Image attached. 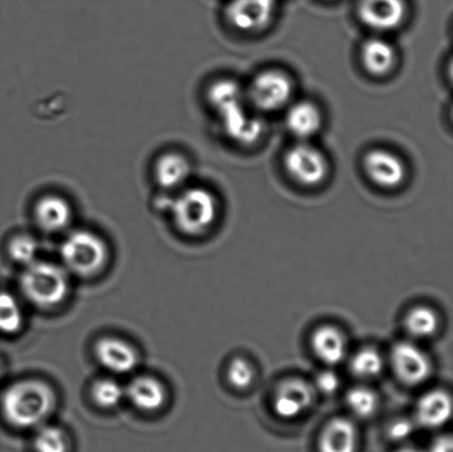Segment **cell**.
<instances>
[{
	"mask_svg": "<svg viewBox=\"0 0 453 452\" xmlns=\"http://www.w3.org/2000/svg\"><path fill=\"white\" fill-rule=\"evenodd\" d=\"M192 166L185 155L164 153L155 162L154 175L157 184L165 189H180L188 183Z\"/></svg>",
	"mask_w": 453,
	"mask_h": 452,
	"instance_id": "9a60e30c",
	"label": "cell"
},
{
	"mask_svg": "<svg viewBox=\"0 0 453 452\" xmlns=\"http://www.w3.org/2000/svg\"><path fill=\"white\" fill-rule=\"evenodd\" d=\"M397 452H425L420 449L412 448V447H406V448H403L401 450H398Z\"/></svg>",
	"mask_w": 453,
	"mask_h": 452,
	"instance_id": "d6a6232c",
	"label": "cell"
},
{
	"mask_svg": "<svg viewBox=\"0 0 453 452\" xmlns=\"http://www.w3.org/2000/svg\"><path fill=\"white\" fill-rule=\"evenodd\" d=\"M452 447L450 437H441L434 442L430 452H452Z\"/></svg>",
	"mask_w": 453,
	"mask_h": 452,
	"instance_id": "1f68e13d",
	"label": "cell"
},
{
	"mask_svg": "<svg viewBox=\"0 0 453 452\" xmlns=\"http://www.w3.org/2000/svg\"><path fill=\"white\" fill-rule=\"evenodd\" d=\"M293 83L280 70H266L257 75L249 88V99L256 108L273 112L282 109L291 100Z\"/></svg>",
	"mask_w": 453,
	"mask_h": 452,
	"instance_id": "52a82bcc",
	"label": "cell"
},
{
	"mask_svg": "<svg viewBox=\"0 0 453 452\" xmlns=\"http://www.w3.org/2000/svg\"><path fill=\"white\" fill-rule=\"evenodd\" d=\"M364 66L368 73L380 77L396 65V50L392 43L381 38H372L363 44L361 52Z\"/></svg>",
	"mask_w": 453,
	"mask_h": 452,
	"instance_id": "d6986e66",
	"label": "cell"
},
{
	"mask_svg": "<svg viewBox=\"0 0 453 452\" xmlns=\"http://www.w3.org/2000/svg\"><path fill=\"white\" fill-rule=\"evenodd\" d=\"M357 433L354 424L345 418H335L324 429L319 450L321 452H355Z\"/></svg>",
	"mask_w": 453,
	"mask_h": 452,
	"instance_id": "ac0fdd59",
	"label": "cell"
},
{
	"mask_svg": "<svg viewBox=\"0 0 453 452\" xmlns=\"http://www.w3.org/2000/svg\"><path fill=\"white\" fill-rule=\"evenodd\" d=\"M24 325V313L18 300L8 292H0V333L15 334Z\"/></svg>",
	"mask_w": 453,
	"mask_h": 452,
	"instance_id": "7402d4cb",
	"label": "cell"
},
{
	"mask_svg": "<svg viewBox=\"0 0 453 452\" xmlns=\"http://www.w3.org/2000/svg\"><path fill=\"white\" fill-rule=\"evenodd\" d=\"M349 409L355 416L361 418H368L375 413L377 407V396L372 389L367 387H354L346 396Z\"/></svg>",
	"mask_w": 453,
	"mask_h": 452,
	"instance_id": "484cf974",
	"label": "cell"
},
{
	"mask_svg": "<svg viewBox=\"0 0 453 452\" xmlns=\"http://www.w3.org/2000/svg\"><path fill=\"white\" fill-rule=\"evenodd\" d=\"M312 345L319 360L328 365L340 364L346 356L344 336L333 326H322L315 331Z\"/></svg>",
	"mask_w": 453,
	"mask_h": 452,
	"instance_id": "44dd1931",
	"label": "cell"
},
{
	"mask_svg": "<svg viewBox=\"0 0 453 452\" xmlns=\"http://www.w3.org/2000/svg\"><path fill=\"white\" fill-rule=\"evenodd\" d=\"M126 395L141 410L154 411L161 409L166 401V391L158 379L150 376H139L128 385Z\"/></svg>",
	"mask_w": 453,
	"mask_h": 452,
	"instance_id": "2e32d148",
	"label": "cell"
},
{
	"mask_svg": "<svg viewBox=\"0 0 453 452\" xmlns=\"http://www.w3.org/2000/svg\"><path fill=\"white\" fill-rule=\"evenodd\" d=\"M313 401V389L305 380L288 379L280 385L274 397V410L280 418H296L308 410Z\"/></svg>",
	"mask_w": 453,
	"mask_h": 452,
	"instance_id": "4fadbf2b",
	"label": "cell"
},
{
	"mask_svg": "<svg viewBox=\"0 0 453 452\" xmlns=\"http://www.w3.org/2000/svg\"><path fill=\"white\" fill-rule=\"evenodd\" d=\"M228 379L234 387L247 388L253 380V370L250 364L243 358H234L228 367Z\"/></svg>",
	"mask_w": 453,
	"mask_h": 452,
	"instance_id": "f1b7e54d",
	"label": "cell"
},
{
	"mask_svg": "<svg viewBox=\"0 0 453 452\" xmlns=\"http://www.w3.org/2000/svg\"><path fill=\"white\" fill-rule=\"evenodd\" d=\"M208 99L231 140L251 144L259 139L262 123L247 110L242 88L237 83L231 80L217 81L208 91Z\"/></svg>",
	"mask_w": 453,
	"mask_h": 452,
	"instance_id": "7a4b0ae2",
	"label": "cell"
},
{
	"mask_svg": "<svg viewBox=\"0 0 453 452\" xmlns=\"http://www.w3.org/2000/svg\"><path fill=\"white\" fill-rule=\"evenodd\" d=\"M287 126L297 139L308 140L322 126L321 111L312 102H297L288 111Z\"/></svg>",
	"mask_w": 453,
	"mask_h": 452,
	"instance_id": "e0dca14e",
	"label": "cell"
},
{
	"mask_svg": "<svg viewBox=\"0 0 453 452\" xmlns=\"http://www.w3.org/2000/svg\"><path fill=\"white\" fill-rule=\"evenodd\" d=\"M2 375H3V365H2V362H0V378H2Z\"/></svg>",
	"mask_w": 453,
	"mask_h": 452,
	"instance_id": "836d02e7",
	"label": "cell"
},
{
	"mask_svg": "<svg viewBox=\"0 0 453 452\" xmlns=\"http://www.w3.org/2000/svg\"><path fill=\"white\" fill-rule=\"evenodd\" d=\"M408 333L417 339H426L432 336L438 327L436 313L426 307L411 310L405 320Z\"/></svg>",
	"mask_w": 453,
	"mask_h": 452,
	"instance_id": "603a6c76",
	"label": "cell"
},
{
	"mask_svg": "<svg viewBox=\"0 0 453 452\" xmlns=\"http://www.w3.org/2000/svg\"><path fill=\"white\" fill-rule=\"evenodd\" d=\"M20 287L31 303L39 308H52L68 295L69 278L60 265L37 260L27 265Z\"/></svg>",
	"mask_w": 453,
	"mask_h": 452,
	"instance_id": "3957f363",
	"label": "cell"
},
{
	"mask_svg": "<svg viewBox=\"0 0 453 452\" xmlns=\"http://www.w3.org/2000/svg\"><path fill=\"white\" fill-rule=\"evenodd\" d=\"M364 170L372 183L384 188H395L406 180L405 163L398 155L383 149H372L364 158Z\"/></svg>",
	"mask_w": 453,
	"mask_h": 452,
	"instance_id": "30bf717a",
	"label": "cell"
},
{
	"mask_svg": "<svg viewBox=\"0 0 453 452\" xmlns=\"http://www.w3.org/2000/svg\"><path fill=\"white\" fill-rule=\"evenodd\" d=\"M450 416V396L442 391L426 394L417 406V420L426 428L441 427L449 420Z\"/></svg>",
	"mask_w": 453,
	"mask_h": 452,
	"instance_id": "ffe728a7",
	"label": "cell"
},
{
	"mask_svg": "<svg viewBox=\"0 0 453 452\" xmlns=\"http://www.w3.org/2000/svg\"><path fill=\"white\" fill-rule=\"evenodd\" d=\"M315 384H317L319 392L330 395V394L335 393L336 389L339 388L340 379L333 372L326 371L318 375Z\"/></svg>",
	"mask_w": 453,
	"mask_h": 452,
	"instance_id": "f546056e",
	"label": "cell"
},
{
	"mask_svg": "<svg viewBox=\"0 0 453 452\" xmlns=\"http://www.w3.org/2000/svg\"><path fill=\"white\" fill-rule=\"evenodd\" d=\"M34 447L35 452H66L68 441L60 428L46 426L39 429Z\"/></svg>",
	"mask_w": 453,
	"mask_h": 452,
	"instance_id": "4316f807",
	"label": "cell"
},
{
	"mask_svg": "<svg viewBox=\"0 0 453 452\" xmlns=\"http://www.w3.org/2000/svg\"><path fill=\"white\" fill-rule=\"evenodd\" d=\"M406 0H358L359 19L368 28L390 31L398 28L407 15Z\"/></svg>",
	"mask_w": 453,
	"mask_h": 452,
	"instance_id": "9c48e42d",
	"label": "cell"
},
{
	"mask_svg": "<svg viewBox=\"0 0 453 452\" xmlns=\"http://www.w3.org/2000/svg\"><path fill=\"white\" fill-rule=\"evenodd\" d=\"M384 363L380 354L372 349H364L355 354L350 362V369L355 375L362 379H372L380 375Z\"/></svg>",
	"mask_w": 453,
	"mask_h": 452,
	"instance_id": "d4e9b609",
	"label": "cell"
},
{
	"mask_svg": "<svg viewBox=\"0 0 453 452\" xmlns=\"http://www.w3.org/2000/svg\"><path fill=\"white\" fill-rule=\"evenodd\" d=\"M96 356L104 369L114 374H127L135 369L139 356L130 343L114 336L97 341Z\"/></svg>",
	"mask_w": 453,
	"mask_h": 452,
	"instance_id": "7c38bea8",
	"label": "cell"
},
{
	"mask_svg": "<svg viewBox=\"0 0 453 452\" xmlns=\"http://www.w3.org/2000/svg\"><path fill=\"white\" fill-rule=\"evenodd\" d=\"M415 425L407 419H399L389 427L388 435L393 441H403L414 433Z\"/></svg>",
	"mask_w": 453,
	"mask_h": 452,
	"instance_id": "4dcf8cb0",
	"label": "cell"
},
{
	"mask_svg": "<svg viewBox=\"0 0 453 452\" xmlns=\"http://www.w3.org/2000/svg\"><path fill=\"white\" fill-rule=\"evenodd\" d=\"M39 245L37 241L27 234L13 238L9 243V255L17 264L29 265L38 260Z\"/></svg>",
	"mask_w": 453,
	"mask_h": 452,
	"instance_id": "83f0119b",
	"label": "cell"
},
{
	"mask_svg": "<svg viewBox=\"0 0 453 452\" xmlns=\"http://www.w3.org/2000/svg\"><path fill=\"white\" fill-rule=\"evenodd\" d=\"M277 0H231L226 6V19L235 29L256 33L273 19Z\"/></svg>",
	"mask_w": 453,
	"mask_h": 452,
	"instance_id": "ba28073f",
	"label": "cell"
},
{
	"mask_svg": "<svg viewBox=\"0 0 453 452\" xmlns=\"http://www.w3.org/2000/svg\"><path fill=\"white\" fill-rule=\"evenodd\" d=\"M126 396V389L112 379H101L92 387L93 400L104 409H113Z\"/></svg>",
	"mask_w": 453,
	"mask_h": 452,
	"instance_id": "cb8c5ba5",
	"label": "cell"
},
{
	"mask_svg": "<svg viewBox=\"0 0 453 452\" xmlns=\"http://www.w3.org/2000/svg\"><path fill=\"white\" fill-rule=\"evenodd\" d=\"M216 197L203 188L181 190L172 203V216L181 233L196 236L211 227L217 217Z\"/></svg>",
	"mask_w": 453,
	"mask_h": 452,
	"instance_id": "277c9868",
	"label": "cell"
},
{
	"mask_svg": "<svg viewBox=\"0 0 453 452\" xmlns=\"http://www.w3.org/2000/svg\"><path fill=\"white\" fill-rule=\"evenodd\" d=\"M288 175L301 185L317 186L326 179L328 164L324 154L315 146L302 141L293 145L284 157Z\"/></svg>",
	"mask_w": 453,
	"mask_h": 452,
	"instance_id": "8992f818",
	"label": "cell"
},
{
	"mask_svg": "<svg viewBox=\"0 0 453 452\" xmlns=\"http://www.w3.org/2000/svg\"><path fill=\"white\" fill-rule=\"evenodd\" d=\"M73 211L70 203L60 195L48 194L40 197L35 206V218L47 233H59L69 227Z\"/></svg>",
	"mask_w": 453,
	"mask_h": 452,
	"instance_id": "5bb4252c",
	"label": "cell"
},
{
	"mask_svg": "<svg viewBox=\"0 0 453 452\" xmlns=\"http://www.w3.org/2000/svg\"><path fill=\"white\" fill-rule=\"evenodd\" d=\"M56 406V395L47 383L25 379L12 384L4 393L2 410L13 427L27 429L42 425Z\"/></svg>",
	"mask_w": 453,
	"mask_h": 452,
	"instance_id": "6da1fadb",
	"label": "cell"
},
{
	"mask_svg": "<svg viewBox=\"0 0 453 452\" xmlns=\"http://www.w3.org/2000/svg\"><path fill=\"white\" fill-rule=\"evenodd\" d=\"M392 363L398 379L407 385H418L425 382L432 372V363L427 354L410 342L395 345Z\"/></svg>",
	"mask_w": 453,
	"mask_h": 452,
	"instance_id": "8fae6325",
	"label": "cell"
},
{
	"mask_svg": "<svg viewBox=\"0 0 453 452\" xmlns=\"http://www.w3.org/2000/svg\"><path fill=\"white\" fill-rule=\"evenodd\" d=\"M65 268L78 276L91 277L108 261L109 250L104 239L90 230H75L61 246Z\"/></svg>",
	"mask_w": 453,
	"mask_h": 452,
	"instance_id": "5b68a950",
	"label": "cell"
}]
</instances>
